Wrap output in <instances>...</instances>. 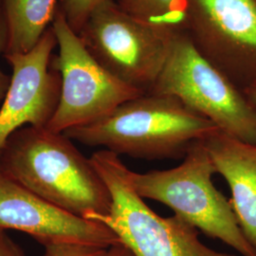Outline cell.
<instances>
[{"label": "cell", "instance_id": "16", "mask_svg": "<svg viewBox=\"0 0 256 256\" xmlns=\"http://www.w3.org/2000/svg\"><path fill=\"white\" fill-rule=\"evenodd\" d=\"M7 40H8L7 27H6L3 12H0V54L5 52L6 46H7ZM10 84V76L5 74L0 68V108L9 90Z\"/></svg>", "mask_w": 256, "mask_h": 256}, {"label": "cell", "instance_id": "7", "mask_svg": "<svg viewBox=\"0 0 256 256\" xmlns=\"http://www.w3.org/2000/svg\"><path fill=\"white\" fill-rule=\"evenodd\" d=\"M58 54L52 64L61 75V96L46 128L64 133L101 119L124 102L144 94L120 81L88 52L58 10L52 23Z\"/></svg>", "mask_w": 256, "mask_h": 256}, {"label": "cell", "instance_id": "15", "mask_svg": "<svg viewBox=\"0 0 256 256\" xmlns=\"http://www.w3.org/2000/svg\"><path fill=\"white\" fill-rule=\"evenodd\" d=\"M43 256H106L108 248L74 242H57L44 246Z\"/></svg>", "mask_w": 256, "mask_h": 256}, {"label": "cell", "instance_id": "6", "mask_svg": "<svg viewBox=\"0 0 256 256\" xmlns=\"http://www.w3.org/2000/svg\"><path fill=\"white\" fill-rule=\"evenodd\" d=\"M176 34L134 18L115 0L98 4L78 34L104 68L146 93L162 74Z\"/></svg>", "mask_w": 256, "mask_h": 256}, {"label": "cell", "instance_id": "9", "mask_svg": "<svg viewBox=\"0 0 256 256\" xmlns=\"http://www.w3.org/2000/svg\"><path fill=\"white\" fill-rule=\"evenodd\" d=\"M57 39L52 26L26 54H4L12 74L0 108V152L20 128H44L52 119L61 96V75L52 64Z\"/></svg>", "mask_w": 256, "mask_h": 256}, {"label": "cell", "instance_id": "3", "mask_svg": "<svg viewBox=\"0 0 256 256\" xmlns=\"http://www.w3.org/2000/svg\"><path fill=\"white\" fill-rule=\"evenodd\" d=\"M216 174L202 142L194 144L180 165L168 170L138 173L128 169L132 188L144 200L160 202L207 236L242 256H256L244 236L230 200L212 182Z\"/></svg>", "mask_w": 256, "mask_h": 256}, {"label": "cell", "instance_id": "10", "mask_svg": "<svg viewBox=\"0 0 256 256\" xmlns=\"http://www.w3.org/2000/svg\"><path fill=\"white\" fill-rule=\"evenodd\" d=\"M0 230L25 232L45 246L74 242L108 248L120 242L101 222L72 214L0 172Z\"/></svg>", "mask_w": 256, "mask_h": 256}, {"label": "cell", "instance_id": "2", "mask_svg": "<svg viewBox=\"0 0 256 256\" xmlns=\"http://www.w3.org/2000/svg\"><path fill=\"white\" fill-rule=\"evenodd\" d=\"M220 129L176 97L147 92L106 116L64 134L86 146L146 160L183 158Z\"/></svg>", "mask_w": 256, "mask_h": 256}, {"label": "cell", "instance_id": "18", "mask_svg": "<svg viewBox=\"0 0 256 256\" xmlns=\"http://www.w3.org/2000/svg\"><path fill=\"white\" fill-rule=\"evenodd\" d=\"M106 256H135L131 250L126 247L124 244L118 243L108 248V252Z\"/></svg>", "mask_w": 256, "mask_h": 256}, {"label": "cell", "instance_id": "13", "mask_svg": "<svg viewBox=\"0 0 256 256\" xmlns=\"http://www.w3.org/2000/svg\"><path fill=\"white\" fill-rule=\"evenodd\" d=\"M134 18L176 34L185 32L187 0H115Z\"/></svg>", "mask_w": 256, "mask_h": 256}, {"label": "cell", "instance_id": "19", "mask_svg": "<svg viewBox=\"0 0 256 256\" xmlns=\"http://www.w3.org/2000/svg\"><path fill=\"white\" fill-rule=\"evenodd\" d=\"M244 92L246 93L248 97L250 98V100L254 104H256V84L248 88L247 90H245Z\"/></svg>", "mask_w": 256, "mask_h": 256}, {"label": "cell", "instance_id": "11", "mask_svg": "<svg viewBox=\"0 0 256 256\" xmlns=\"http://www.w3.org/2000/svg\"><path fill=\"white\" fill-rule=\"evenodd\" d=\"M216 174L228 183L239 226L256 248V144L221 130L203 140Z\"/></svg>", "mask_w": 256, "mask_h": 256}, {"label": "cell", "instance_id": "20", "mask_svg": "<svg viewBox=\"0 0 256 256\" xmlns=\"http://www.w3.org/2000/svg\"><path fill=\"white\" fill-rule=\"evenodd\" d=\"M0 12H2V8H1V0H0Z\"/></svg>", "mask_w": 256, "mask_h": 256}, {"label": "cell", "instance_id": "17", "mask_svg": "<svg viewBox=\"0 0 256 256\" xmlns=\"http://www.w3.org/2000/svg\"><path fill=\"white\" fill-rule=\"evenodd\" d=\"M0 256H26L4 230H0Z\"/></svg>", "mask_w": 256, "mask_h": 256}, {"label": "cell", "instance_id": "14", "mask_svg": "<svg viewBox=\"0 0 256 256\" xmlns=\"http://www.w3.org/2000/svg\"><path fill=\"white\" fill-rule=\"evenodd\" d=\"M102 1L104 0H60L59 9L68 26L78 34L92 10Z\"/></svg>", "mask_w": 256, "mask_h": 256}, {"label": "cell", "instance_id": "4", "mask_svg": "<svg viewBox=\"0 0 256 256\" xmlns=\"http://www.w3.org/2000/svg\"><path fill=\"white\" fill-rule=\"evenodd\" d=\"M90 158L110 191L111 207L86 218L106 225L134 256H236L206 246L198 230L178 216L164 218L152 210L132 188L119 156L101 149Z\"/></svg>", "mask_w": 256, "mask_h": 256}, {"label": "cell", "instance_id": "12", "mask_svg": "<svg viewBox=\"0 0 256 256\" xmlns=\"http://www.w3.org/2000/svg\"><path fill=\"white\" fill-rule=\"evenodd\" d=\"M60 0H1L7 27L5 54L32 50L54 21Z\"/></svg>", "mask_w": 256, "mask_h": 256}, {"label": "cell", "instance_id": "8", "mask_svg": "<svg viewBox=\"0 0 256 256\" xmlns=\"http://www.w3.org/2000/svg\"><path fill=\"white\" fill-rule=\"evenodd\" d=\"M186 34L242 90L256 84V0H187Z\"/></svg>", "mask_w": 256, "mask_h": 256}, {"label": "cell", "instance_id": "1", "mask_svg": "<svg viewBox=\"0 0 256 256\" xmlns=\"http://www.w3.org/2000/svg\"><path fill=\"white\" fill-rule=\"evenodd\" d=\"M0 172L40 198L72 214H108V187L64 133L25 126L14 132L0 152Z\"/></svg>", "mask_w": 256, "mask_h": 256}, {"label": "cell", "instance_id": "5", "mask_svg": "<svg viewBox=\"0 0 256 256\" xmlns=\"http://www.w3.org/2000/svg\"><path fill=\"white\" fill-rule=\"evenodd\" d=\"M149 92L174 96L222 132L256 144V104L200 54L186 32L174 37L164 68Z\"/></svg>", "mask_w": 256, "mask_h": 256}]
</instances>
